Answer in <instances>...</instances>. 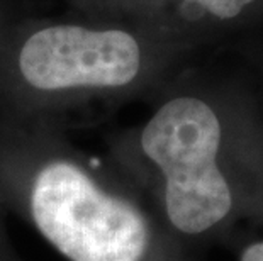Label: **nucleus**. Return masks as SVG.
Segmentation results:
<instances>
[{
  "label": "nucleus",
  "mask_w": 263,
  "mask_h": 261,
  "mask_svg": "<svg viewBox=\"0 0 263 261\" xmlns=\"http://www.w3.org/2000/svg\"><path fill=\"white\" fill-rule=\"evenodd\" d=\"M109 158L192 253L263 227V141L200 93L168 97Z\"/></svg>",
  "instance_id": "f257e3e1"
},
{
  "label": "nucleus",
  "mask_w": 263,
  "mask_h": 261,
  "mask_svg": "<svg viewBox=\"0 0 263 261\" xmlns=\"http://www.w3.org/2000/svg\"><path fill=\"white\" fill-rule=\"evenodd\" d=\"M0 205L65 261H199L112 159L46 126H0Z\"/></svg>",
  "instance_id": "f03ea898"
},
{
  "label": "nucleus",
  "mask_w": 263,
  "mask_h": 261,
  "mask_svg": "<svg viewBox=\"0 0 263 261\" xmlns=\"http://www.w3.org/2000/svg\"><path fill=\"white\" fill-rule=\"evenodd\" d=\"M144 56L121 29L43 27L24 39L0 76V90L21 114L85 98L121 95L141 83Z\"/></svg>",
  "instance_id": "7ed1b4c3"
},
{
  "label": "nucleus",
  "mask_w": 263,
  "mask_h": 261,
  "mask_svg": "<svg viewBox=\"0 0 263 261\" xmlns=\"http://www.w3.org/2000/svg\"><path fill=\"white\" fill-rule=\"evenodd\" d=\"M228 249L234 253L236 261H263V227L239 234Z\"/></svg>",
  "instance_id": "20e7f679"
},
{
  "label": "nucleus",
  "mask_w": 263,
  "mask_h": 261,
  "mask_svg": "<svg viewBox=\"0 0 263 261\" xmlns=\"http://www.w3.org/2000/svg\"><path fill=\"white\" fill-rule=\"evenodd\" d=\"M217 19H233L253 0H195Z\"/></svg>",
  "instance_id": "39448f33"
},
{
  "label": "nucleus",
  "mask_w": 263,
  "mask_h": 261,
  "mask_svg": "<svg viewBox=\"0 0 263 261\" xmlns=\"http://www.w3.org/2000/svg\"><path fill=\"white\" fill-rule=\"evenodd\" d=\"M0 261H24L15 249L7 229V212L0 205Z\"/></svg>",
  "instance_id": "423d86ee"
}]
</instances>
